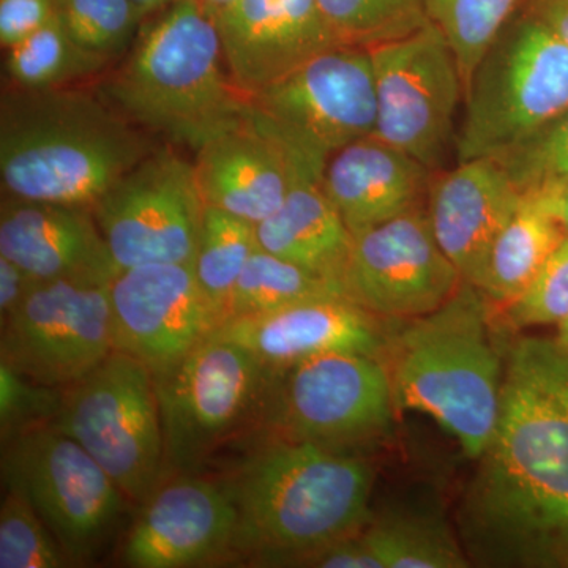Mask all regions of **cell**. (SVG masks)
I'll return each instance as SVG.
<instances>
[{
  "instance_id": "cell-1",
  "label": "cell",
  "mask_w": 568,
  "mask_h": 568,
  "mask_svg": "<svg viewBox=\"0 0 568 568\" xmlns=\"http://www.w3.org/2000/svg\"><path fill=\"white\" fill-rule=\"evenodd\" d=\"M457 519L478 567L568 568V349L558 339L508 347L495 429Z\"/></svg>"
},
{
  "instance_id": "cell-2",
  "label": "cell",
  "mask_w": 568,
  "mask_h": 568,
  "mask_svg": "<svg viewBox=\"0 0 568 568\" xmlns=\"http://www.w3.org/2000/svg\"><path fill=\"white\" fill-rule=\"evenodd\" d=\"M235 510L234 556L298 567L372 519L375 469L361 454L275 439L224 478Z\"/></svg>"
},
{
  "instance_id": "cell-3",
  "label": "cell",
  "mask_w": 568,
  "mask_h": 568,
  "mask_svg": "<svg viewBox=\"0 0 568 568\" xmlns=\"http://www.w3.org/2000/svg\"><path fill=\"white\" fill-rule=\"evenodd\" d=\"M153 149L100 92L14 89L0 108L3 194L92 207Z\"/></svg>"
},
{
  "instance_id": "cell-4",
  "label": "cell",
  "mask_w": 568,
  "mask_h": 568,
  "mask_svg": "<svg viewBox=\"0 0 568 568\" xmlns=\"http://www.w3.org/2000/svg\"><path fill=\"white\" fill-rule=\"evenodd\" d=\"M493 306L463 282L435 312L390 324L383 355L398 414L432 417L474 462L495 429L506 366L489 334Z\"/></svg>"
},
{
  "instance_id": "cell-5",
  "label": "cell",
  "mask_w": 568,
  "mask_h": 568,
  "mask_svg": "<svg viewBox=\"0 0 568 568\" xmlns=\"http://www.w3.org/2000/svg\"><path fill=\"white\" fill-rule=\"evenodd\" d=\"M223 63L215 18L174 0L141 26L129 59L99 92L138 129L196 152L246 115V97Z\"/></svg>"
},
{
  "instance_id": "cell-6",
  "label": "cell",
  "mask_w": 568,
  "mask_h": 568,
  "mask_svg": "<svg viewBox=\"0 0 568 568\" xmlns=\"http://www.w3.org/2000/svg\"><path fill=\"white\" fill-rule=\"evenodd\" d=\"M463 104L457 163L496 159L568 110V44L519 11L478 62Z\"/></svg>"
},
{
  "instance_id": "cell-7",
  "label": "cell",
  "mask_w": 568,
  "mask_h": 568,
  "mask_svg": "<svg viewBox=\"0 0 568 568\" xmlns=\"http://www.w3.org/2000/svg\"><path fill=\"white\" fill-rule=\"evenodd\" d=\"M246 118L274 138L306 178L375 134L376 88L366 48L335 44L246 99Z\"/></svg>"
},
{
  "instance_id": "cell-8",
  "label": "cell",
  "mask_w": 568,
  "mask_h": 568,
  "mask_svg": "<svg viewBox=\"0 0 568 568\" xmlns=\"http://www.w3.org/2000/svg\"><path fill=\"white\" fill-rule=\"evenodd\" d=\"M261 406L276 439L353 454L386 440L398 414L384 362L349 353L271 372Z\"/></svg>"
},
{
  "instance_id": "cell-9",
  "label": "cell",
  "mask_w": 568,
  "mask_h": 568,
  "mask_svg": "<svg viewBox=\"0 0 568 568\" xmlns=\"http://www.w3.org/2000/svg\"><path fill=\"white\" fill-rule=\"evenodd\" d=\"M61 429L141 506L164 478V439L155 379L148 365L112 351L88 376L65 388L55 417Z\"/></svg>"
},
{
  "instance_id": "cell-10",
  "label": "cell",
  "mask_w": 568,
  "mask_h": 568,
  "mask_svg": "<svg viewBox=\"0 0 568 568\" xmlns=\"http://www.w3.org/2000/svg\"><path fill=\"white\" fill-rule=\"evenodd\" d=\"M2 481L20 493L71 562L95 559L130 503L110 474L54 425L2 443Z\"/></svg>"
},
{
  "instance_id": "cell-11",
  "label": "cell",
  "mask_w": 568,
  "mask_h": 568,
  "mask_svg": "<svg viewBox=\"0 0 568 568\" xmlns=\"http://www.w3.org/2000/svg\"><path fill=\"white\" fill-rule=\"evenodd\" d=\"M376 88L375 136L440 171L457 142L465 84L450 44L426 22L369 48Z\"/></svg>"
},
{
  "instance_id": "cell-12",
  "label": "cell",
  "mask_w": 568,
  "mask_h": 568,
  "mask_svg": "<svg viewBox=\"0 0 568 568\" xmlns=\"http://www.w3.org/2000/svg\"><path fill=\"white\" fill-rule=\"evenodd\" d=\"M271 372L250 351L211 336L155 379L164 477L194 473L213 448L263 405Z\"/></svg>"
},
{
  "instance_id": "cell-13",
  "label": "cell",
  "mask_w": 568,
  "mask_h": 568,
  "mask_svg": "<svg viewBox=\"0 0 568 568\" xmlns=\"http://www.w3.org/2000/svg\"><path fill=\"white\" fill-rule=\"evenodd\" d=\"M119 271L159 263L192 264L205 203L194 163L153 149L92 205Z\"/></svg>"
},
{
  "instance_id": "cell-14",
  "label": "cell",
  "mask_w": 568,
  "mask_h": 568,
  "mask_svg": "<svg viewBox=\"0 0 568 568\" xmlns=\"http://www.w3.org/2000/svg\"><path fill=\"white\" fill-rule=\"evenodd\" d=\"M110 284L37 282L2 321L0 362L44 386L69 388L115 351Z\"/></svg>"
},
{
  "instance_id": "cell-15",
  "label": "cell",
  "mask_w": 568,
  "mask_h": 568,
  "mask_svg": "<svg viewBox=\"0 0 568 568\" xmlns=\"http://www.w3.org/2000/svg\"><path fill=\"white\" fill-rule=\"evenodd\" d=\"M463 282L437 244L425 207L354 235L342 276L347 301L394 323L435 312Z\"/></svg>"
},
{
  "instance_id": "cell-16",
  "label": "cell",
  "mask_w": 568,
  "mask_h": 568,
  "mask_svg": "<svg viewBox=\"0 0 568 568\" xmlns=\"http://www.w3.org/2000/svg\"><path fill=\"white\" fill-rule=\"evenodd\" d=\"M110 297L115 349L148 365L153 376L181 364L220 327L189 263L125 268L112 280Z\"/></svg>"
},
{
  "instance_id": "cell-17",
  "label": "cell",
  "mask_w": 568,
  "mask_h": 568,
  "mask_svg": "<svg viewBox=\"0 0 568 568\" xmlns=\"http://www.w3.org/2000/svg\"><path fill=\"white\" fill-rule=\"evenodd\" d=\"M126 532L122 560L133 568H189L234 558L237 510L224 480L164 477Z\"/></svg>"
},
{
  "instance_id": "cell-18",
  "label": "cell",
  "mask_w": 568,
  "mask_h": 568,
  "mask_svg": "<svg viewBox=\"0 0 568 568\" xmlns=\"http://www.w3.org/2000/svg\"><path fill=\"white\" fill-rule=\"evenodd\" d=\"M386 323L347 298L328 297L226 321L213 336L237 343L268 372H278L327 354H364L383 361L390 331Z\"/></svg>"
},
{
  "instance_id": "cell-19",
  "label": "cell",
  "mask_w": 568,
  "mask_h": 568,
  "mask_svg": "<svg viewBox=\"0 0 568 568\" xmlns=\"http://www.w3.org/2000/svg\"><path fill=\"white\" fill-rule=\"evenodd\" d=\"M216 26L226 71L246 99L338 44L317 0H234Z\"/></svg>"
},
{
  "instance_id": "cell-20",
  "label": "cell",
  "mask_w": 568,
  "mask_h": 568,
  "mask_svg": "<svg viewBox=\"0 0 568 568\" xmlns=\"http://www.w3.org/2000/svg\"><path fill=\"white\" fill-rule=\"evenodd\" d=\"M0 256L37 282L73 278L111 283L119 274L92 207L3 194Z\"/></svg>"
},
{
  "instance_id": "cell-21",
  "label": "cell",
  "mask_w": 568,
  "mask_h": 568,
  "mask_svg": "<svg viewBox=\"0 0 568 568\" xmlns=\"http://www.w3.org/2000/svg\"><path fill=\"white\" fill-rule=\"evenodd\" d=\"M521 200L506 170L489 156L433 174L426 215L437 244L465 282L480 284L491 246Z\"/></svg>"
},
{
  "instance_id": "cell-22",
  "label": "cell",
  "mask_w": 568,
  "mask_h": 568,
  "mask_svg": "<svg viewBox=\"0 0 568 568\" xmlns=\"http://www.w3.org/2000/svg\"><path fill=\"white\" fill-rule=\"evenodd\" d=\"M194 173L205 205L253 224L271 216L304 175L246 115L197 149Z\"/></svg>"
},
{
  "instance_id": "cell-23",
  "label": "cell",
  "mask_w": 568,
  "mask_h": 568,
  "mask_svg": "<svg viewBox=\"0 0 568 568\" xmlns=\"http://www.w3.org/2000/svg\"><path fill=\"white\" fill-rule=\"evenodd\" d=\"M435 171L375 134L346 145L325 166L323 189L351 234L425 207Z\"/></svg>"
},
{
  "instance_id": "cell-24",
  "label": "cell",
  "mask_w": 568,
  "mask_h": 568,
  "mask_svg": "<svg viewBox=\"0 0 568 568\" xmlns=\"http://www.w3.org/2000/svg\"><path fill=\"white\" fill-rule=\"evenodd\" d=\"M256 239L265 252L342 286L354 235L317 179L301 175L283 204L256 224Z\"/></svg>"
},
{
  "instance_id": "cell-25",
  "label": "cell",
  "mask_w": 568,
  "mask_h": 568,
  "mask_svg": "<svg viewBox=\"0 0 568 568\" xmlns=\"http://www.w3.org/2000/svg\"><path fill=\"white\" fill-rule=\"evenodd\" d=\"M566 237L562 226L540 201L523 194L517 212L491 246L478 290L495 306L510 304Z\"/></svg>"
},
{
  "instance_id": "cell-26",
  "label": "cell",
  "mask_w": 568,
  "mask_h": 568,
  "mask_svg": "<svg viewBox=\"0 0 568 568\" xmlns=\"http://www.w3.org/2000/svg\"><path fill=\"white\" fill-rule=\"evenodd\" d=\"M372 568H466L459 538L435 515L394 514L358 530Z\"/></svg>"
},
{
  "instance_id": "cell-27",
  "label": "cell",
  "mask_w": 568,
  "mask_h": 568,
  "mask_svg": "<svg viewBox=\"0 0 568 568\" xmlns=\"http://www.w3.org/2000/svg\"><path fill=\"white\" fill-rule=\"evenodd\" d=\"M111 59L82 48L58 13L48 24L7 50L6 73L14 89H59L99 77Z\"/></svg>"
},
{
  "instance_id": "cell-28",
  "label": "cell",
  "mask_w": 568,
  "mask_h": 568,
  "mask_svg": "<svg viewBox=\"0 0 568 568\" xmlns=\"http://www.w3.org/2000/svg\"><path fill=\"white\" fill-rule=\"evenodd\" d=\"M328 297L346 295L338 283L257 248L235 284L224 323Z\"/></svg>"
},
{
  "instance_id": "cell-29",
  "label": "cell",
  "mask_w": 568,
  "mask_h": 568,
  "mask_svg": "<svg viewBox=\"0 0 568 568\" xmlns=\"http://www.w3.org/2000/svg\"><path fill=\"white\" fill-rule=\"evenodd\" d=\"M257 248L256 224L205 205L192 267L220 317V325L226 320L235 284Z\"/></svg>"
},
{
  "instance_id": "cell-30",
  "label": "cell",
  "mask_w": 568,
  "mask_h": 568,
  "mask_svg": "<svg viewBox=\"0 0 568 568\" xmlns=\"http://www.w3.org/2000/svg\"><path fill=\"white\" fill-rule=\"evenodd\" d=\"M530 0H425L426 17L457 55L465 92L478 62Z\"/></svg>"
},
{
  "instance_id": "cell-31",
  "label": "cell",
  "mask_w": 568,
  "mask_h": 568,
  "mask_svg": "<svg viewBox=\"0 0 568 568\" xmlns=\"http://www.w3.org/2000/svg\"><path fill=\"white\" fill-rule=\"evenodd\" d=\"M317 6L336 43L366 50L429 21L425 0H317Z\"/></svg>"
},
{
  "instance_id": "cell-32",
  "label": "cell",
  "mask_w": 568,
  "mask_h": 568,
  "mask_svg": "<svg viewBox=\"0 0 568 568\" xmlns=\"http://www.w3.org/2000/svg\"><path fill=\"white\" fill-rule=\"evenodd\" d=\"M55 6L74 41L108 59L136 40L145 18L133 0H55Z\"/></svg>"
},
{
  "instance_id": "cell-33",
  "label": "cell",
  "mask_w": 568,
  "mask_h": 568,
  "mask_svg": "<svg viewBox=\"0 0 568 568\" xmlns=\"http://www.w3.org/2000/svg\"><path fill=\"white\" fill-rule=\"evenodd\" d=\"M521 194L548 192L568 182V110L496 156Z\"/></svg>"
},
{
  "instance_id": "cell-34",
  "label": "cell",
  "mask_w": 568,
  "mask_h": 568,
  "mask_svg": "<svg viewBox=\"0 0 568 568\" xmlns=\"http://www.w3.org/2000/svg\"><path fill=\"white\" fill-rule=\"evenodd\" d=\"M71 559L31 504L6 489L0 504V568H62Z\"/></svg>"
},
{
  "instance_id": "cell-35",
  "label": "cell",
  "mask_w": 568,
  "mask_h": 568,
  "mask_svg": "<svg viewBox=\"0 0 568 568\" xmlns=\"http://www.w3.org/2000/svg\"><path fill=\"white\" fill-rule=\"evenodd\" d=\"M511 328L558 325L568 316V235L541 265L529 286L503 306Z\"/></svg>"
},
{
  "instance_id": "cell-36",
  "label": "cell",
  "mask_w": 568,
  "mask_h": 568,
  "mask_svg": "<svg viewBox=\"0 0 568 568\" xmlns=\"http://www.w3.org/2000/svg\"><path fill=\"white\" fill-rule=\"evenodd\" d=\"M65 388L44 386L0 362V435L3 440L54 424Z\"/></svg>"
},
{
  "instance_id": "cell-37",
  "label": "cell",
  "mask_w": 568,
  "mask_h": 568,
  "mask_svg": "<svg viewBox=\"0 0 568 568\" xmlns=\"http://www.w3.org/2000/svg\"><path fill=\"white\" fill-rule=\"evenodd\" d=\"M58 13L55 0H0V44L17 47Z\"/></svg>"
},
{
  "instance_id": "cell-38",
  "label": "cell",
  "mask_w": 568,
  "mask_h": 568,
  "mask_svg": "<svg viewBox=\"0 0 568 568\" xmlns=\"http://www.w3.org/2000/svg\"><path fill=\"white\" fill-rule=\"evenodd\" d=\"M36 283L24 268L0 256V320H7L22 304Z\"/></svg>"
},
{
  "instance_id": "cell-39",
  "label": "cell",
  "mask_w": 568,
  "mask_h": 568,
  "mask_svg": "<svg viewBox=\"0 0 568 568\" xmlns=\"http://www.w3.org/2000/svg\"><path fill=\"white\" fill-rule=\"evenodd\" d=\"M526 9L532 11L568 44V0H530Z\"/></svg>"
},
{
  "instance_id": "cell-40",
  "label": "cell",
  "mask_w": 568,
  "mask_h": 568,
  "mask_svg": "<svg viewBox=\"0 0 568 568\" xmlns=\"http://www.w3.org/2000/svg\"><path fill=\"white\" fill-rule=\"evenodd\" d=\"M529 196L537 197L568 235V182L548 192L529 194Z\"/></svg>"
},
{
  "instance_id": "cell-41",
  "label": "cell",
  "mask_w": 568,
  "mask_h": 568,
  "mask_svg": "<svg viewBox=\"0 0 568 568\" xmlns=\"http://www.w3.org/2000/svg\"><path fill=\"white\" fill-rule=\"evenodd\" d=\"M192 2L200 6L201 9H204L207 13H211L216 20V18H219L220 14H222L223 11L234 2V0H192Z\"/></svg>"
},
{
  "instance_id": "cell-42",
  "label": "cell",
  "mask_w": 568,
  "mask_h": 568,
  "mask_svg": "<svg viewBox=\"0 0 568 568\" xmlns=\"http://www.w3.org/2000/svg\"><path fill=\"white\" fill-rule=\"evenodd\" d=\"M136 3L138 9L144 13V17L156 13V11L164 9V7L173 3L174 0H133Z\"/></svg>"
},
{
  "instance_id": "cell-43",
  "label": "cell",
  "mask_w": 568,
  "mask_h": 568,
  "mask_svg": "<svg viewBox=\"0 0 568 568\" xmlns=\"http://www.w3.org/2000/svg\"><path fill=\"white\" fill-rule=\"evenodd\" d=\"M555 338L568 349V316L558 325V335Z\"/></svg>"
}]
</instances>
